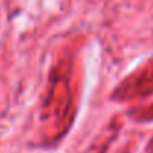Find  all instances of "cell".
<instances>
[]
</instances>
